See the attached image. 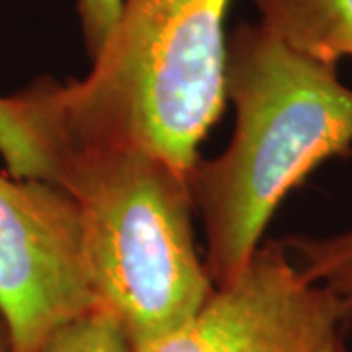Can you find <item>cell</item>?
Wrapping results in <instances>:
<instances>
[{
  "mask_svg": "<svg viewBox=\"0 0 352 352\" xmlns=\"http://www.w3.org/2000/svg\"><path fill=\"white\" fill-rule=\"evenodd\" d=\"M226 100L235 131L226 151L194 164V210L206 233L214 286L249 266L278 206L317 166L352 155V88L339 65L292 50L263 24L227 36Z\"/></svg>",
  "mask_w": 352,
  "mask_h": 352,
  "instance_id": "6da1fadb",
  "label": "cell"
},
{
  "mask_svg": "<svg viewBox=\"0 0 352 352\" xmlns=\"http://www.w3.org/2000/svg\"><path fill=\"white\" fill-rule=\"evenodd\" d=\"M231 0H124L85 78L43 76L53 147L138 145L190 176L226 106Z\"/></svg>",
  "mask_w": 352,
  "mask_h": 352,
  "instance_id": "7a4b0ae2",
  "label": "cell"
},
{
  "mask_svg": "<svg viewBox=\"0 0 352 352\" xmlns=\"http://www.w3.org/2000/svg\"><path fill=\"white\" fill-rule=\"evenodd\" d=\"M53 163L80 208L98 311L129 344L198 314L215 286L194 241L188 176L138 145H59Z\"/></svg>",
  "mask_w": 352,
  "mask_h": 352,
  "instance_id": "3957f363",
  "label": "cell"
},
{
  "mask_svg": "<svg viewBox=\"0 0 352 352\" xmlns=\"http://www.w3.org/2000/svg\"><path fill=\"white\" fill-rule=\"evenodd\" d=\"M98 311L76 200L59 184L0 170V317L14 352H43Z\"/></svg>",
  "mask_w": 352,
  "mask_h": 352,
  "instance_id": "277c9868",
  "label": "cell"
},
{
  "mask_svg": "<svg viewBox=\"0 0 352 352\" xmlns=\"http://www.w3.org/2000/svg\"><path fill=\"white\" fill-rule=\"evenodd\" d=\"M351 327L352 303L309 282L268 241L184 325L131 352H349Z\"/></svg>",
  "mask_w": 352,
  "mask_h": 352,
  "instance_id": "5b68a950",
  "label": "cell"
},
{
  "mask_svg": "<svg viewBox=\"0 0 352 352\" xmlns=\"http://www.w3.org/2000/svg\"><path fill=\"white\" fill-rule=\"evenodd\" d=\"M261 22L292 50L339 65L352 57V0H254Z\"/></svg>",
  "mask_w": 352,
  "mask_h": 352,
  "instance_id": "8992f818",
  "label": "cell"
},
{
  "mask_svg": "<svg viewBox=\"0 0 352 352\" xmlns=\"http://www.w3.org/2000/svg\"><path fill=\"white\" fill-rule=\"evenodd\" d=\"M0 155L16 178L55 182L47 145V120L36 85L0 96Z\"/></svg>",
  "mask_w": 352,
  "mask_h": 352,
  "instance_id": "52a82bcc",
  "label": "cell"
},
{
  "mask_svg": "<svg viewBox=\"0 0 352 352\" xmlns=\"http://www.w3.org/2000/svg\"><path fill=\"white\" fill-rule=\"evenodd\" d=\"M280 243L309 282L352 303V229L323 237L288 235Z\"/></svg>",
  "mask_w": 352,
  "mask_h": 352,
  "instance_id": "ba28073f",
  "label": "cell"
},
{
  "mask_svg": "<svg viewBox=\"0 0 352 352\" xmlns=\"http://www.w3.org/2000/svg\"><path fill=\"white\" fill-rule=\"evenodd\" d=\"M43 352H131V344L113 317L94 311L61 329Z\"/></svg>",
  "mask_w": 352,
  "mask_h": 352,
  "instance_id": "9c48e42d",
  "label": "cell"
},
{
  "mask_svg": "<svg viewBox=\"0 0 352 352\" xmlns=\"http://www.w3.org/2000/svg\"><path fill=\"white\" fill-rule=\"evenodd\" d=\"M122 4L124 0H76L85 50L90 61H94L106 47L122 12Z\"/></svg>",
  "mask_w": 352,
  "mask_h": 352,
  "instance_id": "30bf717a",
  "label": "cell"
},
{
  "mask_svg": "<svg viewBox=\"0 0 352 352\" xmlns=\"http://www.w3.org/2000/svg\"><path fill=\"white\" fill-rule=\"evenodd\" d=\"M0 352H14L10 333H8V327L2 317H0Z\"/></svg>",
  "mask_w": 352,
  "mask_h": 352,
  "instance_id": "8fae6325",
  "label": "cell"
}]
</instances>
